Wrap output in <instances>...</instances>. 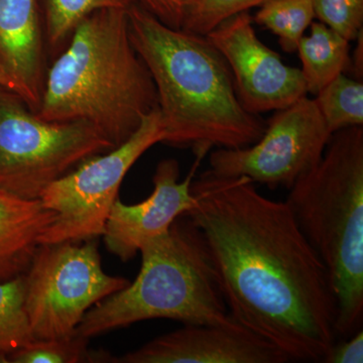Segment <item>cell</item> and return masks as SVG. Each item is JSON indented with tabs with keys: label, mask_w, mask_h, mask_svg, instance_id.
Segmentation results:
<instances>
[{
	"label": "cell",
	"mask_w": 363,
	"mask_h": 363,
	"mask_svg": "<svg viewBox=\"0 0 363 363\" xmlns=\"http://www.w3.org/2000/svg\"><path fill=\"white\" fill-rule=\"evenodd\" d=\"M191 191L196 202L185 215L202 233L231 317L290 362H323L337 337V304L286 202L245 177L206 172Z\"/></svg>",
	"instance_id": "6da1fadb"
},
{
	"label": "cell",
	"mask_w": 363,
	"mask_h": 363,
	"mask_svg": "<svg viewBox=\"0 0 363 363\" xmlns=\"http://www.w3.org/2000/svg\"><path fill=\"white\" fill-rule=\"evenodd\" d=\"M128 16L131 43L156 86L162 143L207 154L262 138L267 121L243 108L228 64L206 35L169 28L138 4Z\"/></svg>",
	"instance_id": "7a4b0ae2"
},
{
	"label": "cell",
	"mask_w": 363,
	"mask_h": 363,
	"mask_svg": "<svg viewBox=\"0 0 363 363\" xmlns=\"http://www.w3.org/2000/svg\"><path fill=\"white\" fill-rule=\"evenodd\" d=\"M157 106L156 86L130 35L128 9L86 16L47 72L38 116L85 121L113 145H123Z\"/></svg>",
	"instance_id": "3957f363"
},
{
	"label": "cell",
	"mask_w": 363,
	"mask_h": 363,
	"mask_svg": "<svg viewBox=\"0 0 363 363\" xmlns=\"http://www.w3.org/2000/svg\"><path fill=\"white\" fill-rule=\"evenodd\" d=\"M286 202L330 278L336 336L362 329L363 318V128L332 135L314 168L289 189Z\"/></svg>",
	"instance_id": "277c9868"
},
{
	"label": "cell",
	"mask_w": 363,
	"mask_h": 363,
	"mask_svg": "<svg viewBox=\"0 0 363 363\" xmlns=\"http://www.w3.org/2000/svg\"><path fill=\"white\" fill-rule=\"evenodd\" d=\"M140 252L142 267L135 281L93 306L75 335L90 339L154 319L240 325L228 311L202 233L186 215Z\"/></svg>",
	"instance_id": "5b68a950"
},
{
	"label": "cell",
	"mask_w": 363,
	"mask_h": 363,
	"mask_svg": "<svg viewBox=\"0 0 363 363\" xmlns=\"http://www.w3.org/2000/svg\"><path fill=\"white\" fill-rule=\"evenodd\" d=\"M112 149L91 124L45 121L18 94L0 87V189L40 199L81 162Z\"/></svg>",
	"instance_id": "8992f818"
},
{
	"label": "cell",
	"mask_w": 363,
	"mask_h": 363,
	"mask_svg": "<svg viewBox=\"0 0 363 363\" xmlns=\"http://www.w3.org/2000/svg\"><path fill=\"white\" fill-rule=\"evenodd\" d=\"M23 279L26 311L37 340L75 335L93 306L130 283L104 272L94 240L40 245Z\"/></svg>",
	"instance_id": "52a82bcc"
},
{
	"label": "cell",
	"mask_w": 363,
	"mask_h": 363,
	"mask_svg": "<svg viewBox=\"0 0 363 363\" xmlns=\"http://www.w3.org/2000/svg\"><path fill=\"white\" fill-rule=\"evenodd\" d=\"M164 138L157 106L123 145L85 160L45 188L40 200L56 218L43 234L40 245L81 242L102 236L124 177L147 150Z\"/></svg>",
	"instance_id": "ba28073f"
},
{
	"label": "cell",
	"mask_w": 363,
	"mask_h": 363,
	"mask_svg": "<svg viewBox=\"0 0 363 363\" xmlns=\"http://www.w3.org/2000/svg\"><path fill=\"white\" fill-rule=\"evenodd\" d=\"M331 136L315 100L304 96L276 111L253 145L215 150L206 173L218 178L245 177L272 189H290L316 166Z\"/></svg>",
	"instance_id": "9c48e42d"
},
{
	"label": "cell",
	"mask_w": 363,
	"mask_h": 363,
	"mask_svg": "<svg viewBox=\"0 0 363 363\" xmlns=\"http://www.w3.org/2000/svg\"><path fill=\"white\" fill-rule=\"evenodd\" d=\"M206 37L228 64L238 100L250 113L281 111L307 96L300 68L286 65L259 39L250 13L228 18Z\"/></svg>",
	"instance_id": "30bf717a"
},
{
	"label": "cell",
	"mask_w": 363,
	"mask_h": 363,
	"mask_svg": "<svg viewBox=\"0 0 363 363\" xmlns=\"http://www.w3.org/2000/svg\"><path fill=\"white\" fill-rule=\"evenodd\" d=\"M204 157L205 154H196L194 166L183 182H179V162L174 159L162 160L155 172L154 191L150 197L133 205L124 204L117 198L102 234L112 255L123 262L133 259L143 243L168 233L176 219L194 207L191 185Z\"/></svg>",
	"instance_id": "8fae6325"
},
{
	"label": "cell",
	"mask_w": 363,
	"mask_h": 363,
	"mask_svg": "<svg viewBox=\"0 0 363 363\" xmlns=\"http://www.w3.org/2000/svg\"><path fill=\"white\" fill-rule=\"evenodd\" d=\"M288 357L240 325H185L142 347L113 358L117 363H285Z\"/></svg>",
	"instance_id": "7c38bea8"
},
{
	"label": "cell",
	"mask_w": 363,
	"mask_h": 363,
	"mask_svg": "<svg viewBox=\"0 0 363 363\" xmlns=\"http://www.w3.org/2000/svg\"><path fill=\"white\" fill-rule=\"evenodd\" d=\"M40 0H0V64L16 94L37 113L45 81V30Z\"/></svg>",
	"instance_id": "4fadbf2b"
},
{
	"label": "cell",
	"mask_w": 363,
	"mask_h": 363,
	"mask_svg": "<svg viewBox=\"0 0 363 363\" xmlns=\"http://www.w3.org/2000/svg\"><path fill=\"white\" fill-rule=\"evenodd\" d=\"M55 218L40 199H25L0 189V281L25 274Z\"/></svg>",
	"instance_id": "5bb4252c"
},
{
	"label": "cell",
	"mask_w": 363,
	"mask_h": 363,
	"mask_svg": "<svg viewBox=\"0 0 363 363\" xmlns=\"http://www.w3.org/2000/svg\"><path fill=\"white\" fill-rule=\"evenodd\" d=\"M310 28L309 35L301 39L296 52L307 92L316 95L350 68L351 42L324 23L313 21Z\"/></svg>",
	"instance_id": "9a60e30c"
},
{
	"label": "cell",
	"mask_w": 363,
	"mask_h": 363,
	"mask_svg": "<svg viewBox=\"0 0 363 363\" xmlns=\"http://www.w3.org/2000/svg\"><path fill=\"white\" fill-rule=\"evenodd\" d=\"M315 18L314 0H267L252 20L278 38L283 51L295 52Z\"/></svg>",
	"instance_id": "2e32d148"
},
{
	"label": "cell",
	"mask_w": 363,
	"mask_h": 363,
	"mask_svg": "<svg viewBox=\"0 0 363 363\" xmlns=\"http://www.w3.org/2000/svg\"><path fill=\"white\" fill-rule=\"evenodd\" d=\"M315 96L320 113L332 135L344 128L363 126V81L343 73Z\"/></svg>",
	"instance_id": "e0dca14e"
},
{
	"label": "cell",
	"mask_w": 363,
	"mask_h": 363,
	"mask_svg": "<svg viewBox=\"0 0 363 363\" xmlns=\"http://www.w3.org/2000/svg\"><path fill=\"white\" fill-rule=\"evenodd\" d=\"M35 340L25 308L23 274L0 281V362Z\"/></svg>",
	"instance_id": "ac0fdd59"
},
{
	"label": "cell",
	"mask_w": 363,
	"mask_h": 363,
	"mask_svg": "<svg viewBox=\"0 0 363 363\" xmlns=\"http://www.w3.org/2000/svg\"><path fill=\"white\" fill-rule=\"evenodd\" d=\"M44 4L45 35L54 49L70 39L74 30L86 16L106 9H128L136 0H42Z\"/></svg>",
	"instance_id": "d6986e66"
},
{
	"label": "cell",
	"mask_w": 363,
	"mask_h": 363,
	"mask_svg": "<svg viewBox=\"0 0 363 363\" xmlns=\"http://www.w3.org/2000/svg\"><path fill=\"white\" fill-rule=\"evenodd\" d=\"M89 339L74 335L69 338L43 339L32 341L9 358L11 363H80L112 362L104 352H91Z\"/></svg>",
	"instance_id": "ffe728a7"
},
{
	"label": "cell",
	"mask_w": 363,
	"mask_h": 363,
	"mask_svg": "<svg viewBox=\"0 0 363 363\" xmlns=\"http://www.w3.org/2000/svg\"><path fill=\"white\" fill-rule=\"evenodd\" d=\"M267 0H194L182 30L207 35L214 28L236 14L248 13Z\"/></svg>",
	"instance_id": "44dd1931"
},
{
	"label": "cell",
	"mask_w": 363,
	"mask_h": 363,
	"mask_svg": "<svg viewBox=\"0 0 363 363\" xmlns=\"http://www.w3.org/2000/svg\"><path fill=\"white\" fill-rule=\"evenodd\" d=\"M315 16L350 42L363 32V0H314Z\"/></svg>",
	"instance_id": "7402d4cb"
},
{
	"label": "cell",
	"mask_w": 363,
	"mask_h": 363,
	"mask_svg": "<svg viewBox=\"0 0 363 363\" xmlns=\"http://www.w3.org/2000/svg\"><path fill=\"white\" fill-rule=\"evenodd\" d=\"M143 9L169 28L182 30L194 0H136Z\"/></svg>",
	"instance_id": "603a6c76"
},
{
	"label": "cell",
	"mask_w": 363,
	"mask_h": 363,
	"mask_svg": "<svg viewBox=\"0 0 363 363\" xmlns=\"http://www.w3.org/2000/svg\"><path fill=\"white\" fill-rule=\"evenodd\" d=\"M324 363H362L363 332L359 329L340 343L335 342L325 357Z\"/></svg>",
	"instance_id": "cb8c5ba5"
},
{
	"label": "cell",
	"mask_w": 363,
	"mask_h": 363,
	"mask_svg": "<svg viewBox=\"0 0 363 363\" xmlns=\"http://www.w3.org/2000/svg\"><path fill=\"white\" fill-rule=\"evenodd\" d=\"M357 48L352 55H350V65L348 70L351 71L353 77L358 81L363 78V32L359 33L357 39Z\"/></svg>",
	"instance_id": "d4e9b609"
},
{
	"label": "cell",
	"mask_w": 363,
	"mask_h": 363,
	"mask_svg": "<svg viewBox=\"0 0 363 363\" xmlns=\"http://www.w3.org/2000/svg\"><path fill=\"white\" fill-rule=\"evenodd\" d=\"M0 87L13 91L16 94V84L1 64H0Z\"/></svg>",
	"instance_id": "484cf974"
}]
</instances>
